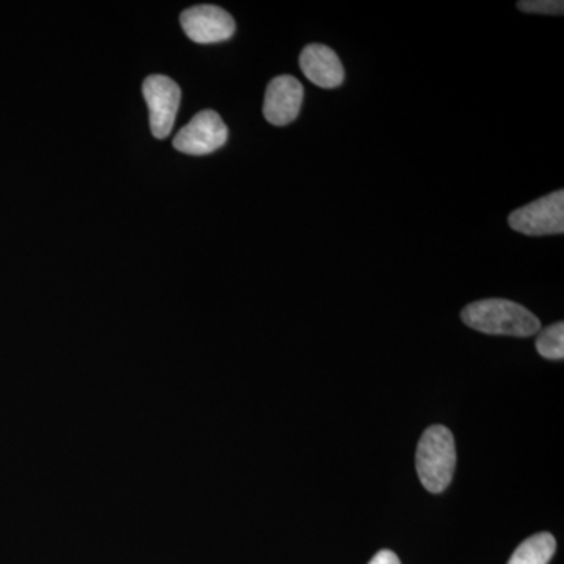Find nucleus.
I'll return each mask as SVG.
<instances>
[{
  "label": "nucleus",
  "mask_w": 564,
  "mask_h": 564,
  "mask_svg": "<svg viewBox=\"0 0 564 564\" xmlns=\"http://www.w3.org/2000/svg\"><path fill=\"white\" fill-rule=\"evenodd\" d=\"M419 480L426 491L440 494L448 488L456 467L454 434L444 425H433L422 434L415 455Z\"/></svg>",
  "instance_id": "2"
},
{
  "label": "nucleus",
  "mask_w": 564,
  "mask_h": 564,
  "mask_svg": "<svg viewBox=\"0 0 564 564\" xmlns=\"http://www.w3.org/2000/svg\"><path fill=\"white\" fill-rule=\"evenodd\" d=\"M519 10L538 14H563L562 0H524L518 3Z\"/></svg>",
  "instance_id": "11"
},
{
  "label": "nucleus",
  "mask_w": 564,
  "mask_h": 564,
  "mask_svg": "<svg viewBox=\"0 0 564 564\" xmlns=\"http://www.w3.org/2000/svg\"><path fill=\"white\" fill-rule=\"evenodd\" d=\"M229 131L220 115L203 110L174 137L173 147L182 154L207 155L225 147Z\"/></svg>",
  "instance_id": "5"
},
{
  "label": "nucleus",
  "mask_w": 564,
  "mask_h": 564,
  "mask_svg": "<svg viewBox=\"0 0 564 564\" xmlns=\"http://www.w3.org/2000/svg\"><path fill=\"white\" fill-rule=\"evenodd\" d=\"M508 223L525 236H560L564 231V192L551 193L514 210Z\"/></svg>",
  "instance_id": "3"
},
{
  "label": "nucleus",
  "mask_w": 564,
  "mask_h": 564,
  "mask_svg": "<svg viewBox=\"0 0 564 564\" xmlns=\"http://www.w3.org/2000/svg\"><path fill=\"white\" fill-rule=\"evenodd\" d=\"M300 68L307 80L317 87L336 88L343 85L345 70L336 52L325 44H310L300 55Z\"/></svg>",
  "instance_id": "8"
},
{
  "label": "nucleus",
  "mask_w": 564,
  "mask_h": 564,
  "mask_svg": "<svg viewBox=\"0 0 564 564\" xmlns=\"http://www.w3.org/2000/svg\"><path fill=\"white\" fill-rule=\"evenodd\" d=\"M463 322L475 332L491 336L530 337L540 333L541 322L521 304L503 299L481 300L462 313Z\"/></svg>",
  "instance_id": "1"
},
{
  "label": "nucleus",
  "mask_w": 564,
  "mask_h": 564,
  "mask_svg": "<svg viewBox=\"0 0 564 564\" xmlns=\"http://www.w3.org/2000/svg\"><path fill=\"white\" fill-rule=\"evenodd\" d=\"M536 350L545 359L562 361L564 358V325L554 323L541 332L536 339Z\"/></svg>",
  "instance_id": "10"
},
{
  "label": "nucleus",
  "mask_w": 564,
  "mask_h": 564,
  "mask_svg": "<svg viewBox=\"0 0 564 564\" xmlns=\"http://www.w3.org/2000/svg\"><path fill=\"white\" fill-rule=\"evenodd\" d=\"M369 564H402L399 556L393 554L392 551H380L370 560Z\"/></svg>",
  "instance_id": "12"
},
{
  "label": "nucleus",
  "mask_w": 564,
  "mask_h": 564,
  "mask_svg": "<svg viewBox=\"0 0 564 564\" xmlns=\"http://www.w3.org/2000/svg\"><path fill=\"white\" fill-rule=\"evenodd\" d=\"M303 99L302 82L292 76L274 77L267 87L263 117L273 126L291 124L302 110Z\"/></svg>",
  "instance_id": "7"
},
{
  "label": "nucleus",
  "mask_w": 564,
  "mask_h": 564,
  "mask_svg": "<svg viewBox=\"0 0 564 564\" xmlns=\"http://www.w3.org/2000/svg\"><path fill=\"white\" fill-rule=\"evenodd\" d=\"M556 541L551 533H538L519 544L508 564H549L555 554Z\"/></svg>",
  "instance_id": "9"
},
{
  "label": "nucleus",
  "mask_w": 564,
  "mask_h": 564,
  "mask_svg": "<svg viewBox=\"0 0 564 564\" xmlns=\"http://www.w3.org/2000/svg\"><path fill=\"white\" fill-rule=\"evenodd\" d=\"M143 95L150 110V124L155 139H166L173 131L181 104V88L170 77H148L143 82Z\"/></svg>",
  "instance_id": "4"
},
{
  "label": "nucleus",
  "mask_w": 564,
  "mask_h": 564,
  "mask_svg": "<svg viewBox=\"0 0 564 564\" xmlns=\"http://www.w3.org/2000/svg\"><path fill=\"white\" fill-rule=\"evenodd\" d=\"M185 35L198 44H215L231 40L236 22L228 11L215 6H196L181 14Z\"/></svg>",
  "instance_id": "6"
}]
</instances>
